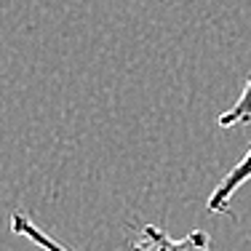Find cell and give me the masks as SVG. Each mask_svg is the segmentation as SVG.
<instances>
[{"instance_id":"1","label":"cell","mask_w":251,"mask_h":251,"mask_svg":"<svg viewBox=\"0 0 251 251\" xmlns=\"http://www.w3.org/2000/svg\"><path fill=\"white\" fill-rule=\"evenodd\" d=\"M128 251H211V238L203 230H193L184 238H171L163 227L145 225Z\"/></svg>"},{"instance_id":"2","label":"cell","mask_w":251,"mask_h":251,"mask_svg":"<svg viewBox=\"0 0 251 251\" xmlns=\"http://www.w3.org/2000/svg\"><path fill=\"white\" fill-rule=\"evenodd\" d=\"M249 179H251V145H249L246 155H243V158L238 160V163L232 166L222 179H219L217 187L211 190V195H208V201H206L208 214H227L232 195H235L238 190L249 182Z\"/></svg>"},{"instance_id":"3","label":"cell","mask_w":251,"mask_h":251,"mask_svg":"<svg viewBox=\"0 0 251 251\" xmlns=\"http://www.w3.org/2000/svg\"><path fill=\"white\" fill-rule=\"evenodd\" d=\"M11 232L19 235V238H27L29 243H35V246L43 249V251H70L67 246H62L59 241H53L49 232L40 230V227L35 225L25 211H14V214H11Z\"/></svg>"},{"instance_id":"4","label":"cell","mask_w":251,"mask_h":251,"mask_svg":"<svg viewBox=\"0 0 251 251\" xmlns=\"http://www.w3.org/2000/svg\"><path fill=\"white\" fill-rule=\"evenodd\" d=\"M251 121V75L243 83L241 97L235 99V104H230V110L219 115V128H232V126H243Z\"/></svg>"}]
</instances>
